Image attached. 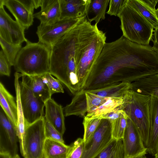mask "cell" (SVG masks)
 I'll list each match as a JSON object with an SVG mask.
<instances>
[{
    "label": "cell",
    "instance_id": "obj_1",
    "mask_svg": "<svg viewBox=\"0 0 158 158\" xmlns=\"http://www.w3.org/2000/svg\"><path fill=\"white\" fill-rule=\"evenodd\" d=\"M158 73V56L150 45L133 42L122 36L106 43L82 90L121 82L132 83Z\"/></svg>",
    "mask_w": 158,
    "mask_h": 158
},
{
    "label": "cell",
    "instance_id": "obj_2",
    "mask_svg": "<svg viewBox=\"0 0 158 158\" xmlns=\"http://www.w3.org/2000/svg\"><path fill=\"white\" fill-rule=\"evenodd\" d=\"M86 18L69 30L51 47L49 73L73 94L79 92L77 64L82 49L98 28Z\"/></svg>",
    "mask_w": 158,
    "mask_h": 158
},
{
    "label": "cell",
    "instance_id": "obj_3",
    "mask_svg": "<svg viewBox=\"0 0 158 158\" xmlns=\"http://www.w3.org/2000/svg\"><path fill=\"white\" fill-rule=\"evenodd\" d=\"M16 58L14 67L16 72L27 77L49 73L51 47L39 41L27 40Z\"/></svg>",
    "mask_w": 158,
    "mask_h": 158
},
{
    "label": "cell",
    "instance_id": "obj_4",
    "mask_svg": "<svg viewBox=\"0 0 158 158\" xmlns=\"http://www.w3.org/2000/svg\"><path fill=\"white\" fill-rule=\"evenodd\" d=\"M117 16L121 21L123 36L139 44L149 45L154 31L152 26L139 12L127 4L125 0Z\"/></svg>",
    "mask_w": 158,
    "mask_h": 158
},
{
    "label": "cell",
    "instance_id": "obj_5",
    "mask_svg": "<svg viewBox=\"0 0 158 158\" xmlns=\"http://www.w3.org/2000/svg\"><path fill=\"white\" fill-rule=\"evenodd\" d=\"M150 96L131 89L127 92L126 100L122 107L138 129L146 148L148 144L150 132Z\"/></svg>",
    "mask_w": 158,
    "mask_h": 158
},
{
    "label": "cell",
    "instance_id": "obj_6",
    "mask_svg": "<svg viewBox=\"0 0 158 158\" xmlns=\"http://www.w3.org/2000/svg\"><path fill=\"white\" fill-rule=\"evenodd\" d=\"M106 33L98 29L83 49L77 64L79 92L82 90L94 64L106 43Z\"/></svg>",
    "mask_w": 158,
    "mask_h": 158
},
{
    "label": "cell",
    "instance_id": "obj_7",
    "mask_svg": "<svg viewBox=\"0 0 158 158\" xmlns=\"http://www.w3.org/2000/svg\"><path fill=\"white\" fill-rule=\"evenodd\" d=\"M46 139L44 116L26 127L20 149L24 158H43V151Z\"/></svg>",
    "mask_w": 158,
    "mask_h": 158
},
{
    "label": "cell",
    "instance_id": "obj_8",
    "mask_svg": "<svg viewBox=\"0 0 158 158\" xmlns=\"http://www.w3.org/2000/svg\"><path fill=\"white\" fill-rule=\"evenodd\" d=\"M20 82V97L24 117L27 125L43 118L45 102L36 97L28 84L27 76L23 75Z\"/></svg>",
    "mask_w": 158,
    "mask_h": 158
},
{
    "label": "cell",
    "instance_id": "obj_9",
    "mask_svg": "<svg viewBox=\"0 0 158 158\" xmlns=\"http://www.w3.org/2000/svg\"><path fill=\"white\" fill-rule=\"evenodd\" d=\"M110 121L102 119L91 139L85 144L81 158H95L110 143L113 139Z\"/></svg>",
    "mask_w": 158,
    "mask_h": 158
},
{
    "label": "cell",
    "instance_id": "obj_10",
    "mask_svg": "<svg viewBox=\"0 0 158 158\" xmlns=\"http://www.w3.org/2000/svg\"><path fill=\"white\" fill-rule=\"evenodd\" d=\"M85 18L60 19L48 25L40 24L36 32L39 41L51 47L69 30Z\"/></svg>",
    "mask_w": 158,
    "mask_h": 158
},
{
    "label": "cell",
    "instance_id": "obj_11",
    "mask_svg": "<svg viewBox=\"0 0 158 158\" xmlns=\"http://www.w3.org/2000/svg\"><path fill=\"white\" fill-rule=\"evenodd\" d=\"M19 140L15 125L1 109L0 112V153L15 158Z\"/></svg>",
    "mask_w": 158,
    "mask_h": 158
},
{
    "label": "cell",
    "instance_id": "obj_12",
    "mask_svg": "<svg viewBox=\"0 0 158 158\" xmlns=\"http://www.w3.org/2000/svg\"><path fill=\"white\" fill-rule=\"evenodd\" d=\"M25 30L17 21L11 18L0 2V37L10 44L21 45L27 40L25 37Z\"/></svg>",
    "mask_w": 158,
    "mask_h": 158
},
{
    "label": "cell",
    "instance_id": "obj_13",
    "mask_svg": "<svg viewBox=\"0 0 158 158\" xmlns=\"http://www.w3.org/2000/svg\"><path fill=\"white\" fill-rule=\"evenodd\" d=\"M125 158L145 155L147 149L144 146L137 127L128 117L123 138Z\"/></svg>",
    "mask_w": 158,
    "mask_h": 158
},
{
    "label": "cell",
    "instance_id": "obj_14",
    "mask_svg": "<svg viewBox=\"0 0 158 158\" xmlns=\"http://www.w3.org/2000/svg\"><path fill=\"white\" fill-rule=\"evenodd\" d=\"M150 132L147 152L153 156L158 151V98L150 96Z\"/></svg>",
    "mask_w": 158,
    "mask_h": 158
},
{
    "label": "cell",
    "instance_id": "obj_15",
    "mask_svg": "<svg viewBox=\"0 0 158 158\" xmlns=\"http://www.w3.org/2000/svg\"><path fill=\"white\" fill-rule=\"evenodd\" d=\"M90 0H59L60 19L86 18Z\"/></svg>",
    "mask_w": 158,
    "mask_h": 158
},
{
    "label": "cell",
    "instance_id": "obj_16",
    "mask_svg": "<svg viewBox=\"0 0 158 158\" xmlns=\"http://www.w3.org/2000/svg\"><path fill=\"white\" fill-rule=\"evenodd\" d=\"M41 10L33 15L40 24L48 25L60 19V9L59 0H42Z\"/></svg>",
    "mask_w": 158,
    "mask_h": 158
},
{
    "label": "cell",
    "instance_id": "obj_17",
    "mask_svg": "<svg viewBox=\"0 0 158 158\" xmlns=\"http://www.w3.org/2000/svg\"><path fill=\"white\" fill-rule=\"evenodd\" d=\"M45 110L44 117L61 134L65 131L64 115L63 109L51 98L45 103Z\"/></svg>",
    "mask_w": 158,
    "mask_h": 158
},
{
    "label": "cell",
    "instance_id": "obj_18",
    "mask_svg": "<svg viewBox=\"0 0 158 158\" xmlns=\"http://www.w3.org/2000/svg\"><path fill=\"white\" fill-rule=\"evenodd\" d=\"M125 2L142 15L154 29L158 27V19L155 9L158 0H125Z\"/></svg>",
    "mask_w": 158,
    "mask_h": 158
},
{
    "label": "cell",
    "instance_id": "obj_19",
    "mask_svg": "<svg viewBox=\"0 0 158 158\" xmlns=\"http://www.w3.org/2000/svg\"><path fill=\"white\" fill-rule=\"evenodd\" d=\"M17 21L25 29L32 25L34 17L18 0H0Z\"/></svg>",
    "mask_w": 158,
    "mask_h": 158
},
{
    "label": "cell",
    "instance_id": "obj_20",
    "mask_svg": "<svg viewBox=\"0 0 158 158\" xmlns=\"http://www.w3.org/2000/svg\"><path fill=\"white\" fill-rule=\"evenodd\" d=\"M0 104L5 113L16 127L18 121L16 103L14 97L1 82L0 83Z\"/></svg>",
    "mask_w": 158,
    "mask_h": 158
},
{
    "label": "cell",
    "instance_id": "obj_21",
    "mask_svg": "<svg viewBox=\"0 0 158 158\" xmlns=\"http://www.w3.org/2000/svg\"><path fill=\"white\" fill-rule=\"evenodd\" d=\"M131 84V89L135 92L158 98V73L139 80Z\"/></svg>",
    "mask_w": 158,
    "mask_h": 158
},
{
    "label": "cell",
    "instance_id": "obj_22",
    "mask_svg": "<svg viewBox=\"0 0 158 158\" xmlns=\"http://www.w3.org/2000/svg\"><path fill=\"white\" fill-rule=\"evenodd\" d=\"M23 75L16 72L15 74V85L16 94V102L17 107L18 121L16 127L17 135L21 149L26 128L27 125L24 119L20 97V86L19 79Z\"/></svg>",
    "mask_w": 158,
    "mask_h": 158
},
{
    "label": "cell",
    "instance_id": "obj_23",
    "mask_svg": "<svg viewBox=\"0 0 158 158\" xmlns=\"http://www.w3.org/2000/svg\"><path fill=\"white\" fill-rule=\"evenodd\" d=\"M128 91L122 96L110 98L98 108L88 112L84 118L89 119L95 118L98 116L115 110H122L123 106L127 99Z\"/></svg>",
    "mask_w": 158,
    "mask_h": 158
},
{
    "label": "cell",
    "instance_id": "obj_24",
    "mask_svg": "<svg viewBox=\"0 0 158 158\" xmlns=\"http://www.w3.org/2000/svg\"><path fill=\"white\" fill-rule=\"evenodd\" d=\"M64 116H84L88 112L85 91L81 90L76 93L71 102L64 108Z\"/></svg>",
    "mask_w": 158,
    "mask_h": 158
},
{
    "label": "cell",
    "instance_id": "obj_25",
    "mask_svg": "<svg viewBox=\"0 0 158 158\" xmlns=\"http://www.w3.org/2000/svg\"><path fill=\"white\" fill-rule=\"evenodd\" d=\"M131 83L121 82L88 91L99 96L108 98L118 97L124 95L131 89Z\"/></svg>",
    "mask_w": 158,
    "mask_h": 158
},
{
    "label": "cell",
    "instance_id": "obj_26",
    "mask_svg": "<svg viewBox=\"0 0 158 158\" xmlns=\"http://www.w3.org/2000/svg\"><path fill=\"white\" fill-rule=\"evenodd\" d=\"M109 0H90L86 17L90 23L93 21L97 24L101 19L105 18L106 11Z\"/></svg>",
    "mask_w": 158,
    "mask_h": 158
},
{
    "label": "cell",
    "instance_id": "obj_27",
    "mask_svg": "<svg viewBox=\"0 0 158 158\" xmlns=\"http://www.w3.org/2000/svg\"><path fill=\"white\" fill-rule=\"evenodd\" d=\"M69 146L46 139L44 143L43 158H67Z\"/></svg>",
    "mask_w": 158,
    "mask_h": 158
},
{
    "label": "cell",
    "instance_id": "obj_28",
    "mask_svg": "<svg viewBox=\"0 0 158 158\" xmlns=\"http://www.w3.org/2000/svg\"><path fill=\"white\" fill-rule=\"evenodd\" d=\"M27 78L29 85L36 97L45 103L51 98L49 89L43 81L42 75L27 76Z\"/></svg>",
    "mask_w": 158,
    "mask_h": 158
},
{
    "label": "cell",
    "instance_id": "obj_29",
    "mask_svg": "<svg viewBox=\"0 0 158 158\" xmlns=\"http://www.w3.org/2000/svg\"><path fill=\"white\" fill-rule=\"evenodd\" d=\"M95 158H125L123 139H113L109 145Z\"/></svg>",
    "mask_w": 158,
    "mask_h": 158
},
{
    "label": "cell",
    "instance_id": "obj_30",
    "mask_svg": "<svg viewBox=\"0 0 158 158\" xmlns=\"http://www.w3.org/2000/svg\"><path fill=\"white\" fill-rule=\"evenodd\" d=\"M128 116H124L110 120L111 123V135L113 139H123L127 126Z\"/></svg>",
    "mask_w": 158,
    "mask_h": 158
},
{
    "label": "cell",
    "instance_id": "obj_31",
    "mask_svg": "<svg viewBox=\"0 0 158 158\" xmlns=\"http://www.w3.org/2000/svg\"><path fill=\"white\" fill-rule=\"evenodd\" d=\"M102 120L98 118L89 119L84 118L83 122L84 130L83 139L85 144L87 143L92 138Z\"/></svg>",
    "mask_w": 158,
    "mask_h": 158
},
{
    "label": "cell",
    "instance_id": "obj_32",
    "mask_svg": "<svg viewBox=\"0 0 158 158\" xmlns=\"http://www.w3.org/2000/svg\"><path fill=\"white\" fill-rule=\"evenodd\" d=\"M2 50L11 66H14L16 56L22 48L21 45H15L7 43L0 37Z\"/></svg>",
    "mask_w": 158,
    "mask_h": 158
},
{
    "label": "cell",
    "instance_id": "obj_33",
    "mask_svg": "<svg viewBox=\"0 0 158 158\" xmlns=\"http://www.w3.org/2000/svg\"><path fill=\"white\" fill-rule=\"evenodd\" d=\"M85 91L87 103V113L98 108L110 98L102 97L88 91Z\"/></svg>",
    "mask_w": 158,
    "mask_h": 158
},
{
    "label": "cell",
    "instance_id": "obj_34",
    "mask_svg": "<svg viewBox=\"0 0 158 158\" xmlns=\"http://www.w3.org/2000/svg\"><path fill=\"white\" fill-rule=\"evenodd\" d=\"M42 79L47 85L51 96L56 93H64L63 87L60 81L55 79L49 73L42 75Z\"/></svg>",
    "mask_w": 158,
    "mask_h": 158
},
{
    "label": "cell",
    "instance_id": "obj_35",
    "mask_svg": "<svg viewBox=\"0 0 158 158\" xmlns=\"http://www.w3.org/2000/svg\"><path fill=\"white\" fill-rule=\"evenodd\" d=\"M85 143L83 139L78 138L69 146L67 158H81Z\"/></svg>",
    "mask_w": 158,
    "mask_h": 158
},
{
    "label": "cell",
    "instance_id": "obj_36",
    "mask_svg": "<svg viewBox=\"0 0 158 158\" xmlns=\"http://www.w3.org/2000/svg\"><path fill=\"white\" fill-rule=\"evenodd\" d=\"M45 132L46 139L65 144L63 135L44 118Z\"/></svg>",
    "mask_w": 158,
    "mask_h": 158
},
{
    "label": "cell",
    "instance_id": "obj_37",
    "mask_svg": "<svg viewBox=\"0 0 158 158\" xmlns=\"http://www.w3.org/2000/svg\"><path fill=\"white\" fill-rule=\"evenodd\" d=\"M11 66L2 50L0 52V73L1 75L10 76Z\"/></svg>",
    "mask_w": 158,
    "mask_h": 158
},
{
    "label": "cell",
    "instance_id": "obj_38",
    "mask_svg": "<svg viewBox=\"0 0 158 158\" xmlns=\"http://www.w3.org/2000/svg\"><path fill=\"white\" fill-rule=\"evenodd\" d=\"M124 0H110L109 9L106 13L110 15L117 16L124 3Z\"/></svg>",
    "mask_w": 158,
    "mask_h": 158
},
{
    "label": "cell",
    "instance_id": "obj_39",
    "mask_svg": "<svg viewBox=\"0 0 158 158\" xmlns=\"http://www.w3.org/2000/svg\"><path fill=\"white\" fill-rule=\"evenodd\" d=\"M126 116H128L123 110L117 109L98 116L95 118L106 119L110 120Z\"/></svg>",
    "mask_w": 158,
    "mask_h": 158
},
{
    "label": "cell",
    "instance_id": "obj_40",
    "mask_svg": "<svg viewBox=\"0 0 158 158\" xmlns=\"http://www.w3.org/2000/svg\"><path fill=\"white\" fill-rule=\"evenodd\" d=\"M31 14L35 9L41 6L42 0H18Z\"/></svg>",
    "mask_w": 158,
    "mask_h": 158
},
{
    "label": "cell",
    "instance_id": "obj_41",
    "mask_svg": "<svg viewBox=\"0 0 158 158\" xmlns=\"http://www.w3.org/2000/svg\"><path fill=\"white\" fill-rule=\"evenodd\" d=\"M152 41L153 43L152 48L158 56V27L155 29Z\"/></svg>",
    "mask_w": 158,
    "mask_h": 158
},
{
    "label": "cell",
    "instance_id": "obj_42",
    "mask_svg": "<svg viewBox=\"0 0 158 158\" xmlns=\"http://www.w3.org/2000/svg\"><path fill=\"white\" fill-rule=\"evenodd\" d=\"M0 158H10V157L7 154L0 153Z\"/></svg>",
    "mask_w": 158,
    "mask_h": 158
},
{
    "label": "cell",
    "instance_id": "obj_43",
    "mask_svg": "<svg viewBox=\"0 0 158 158\" xmlns=\"http://www.w3.org/2000/svg\"><path fill=\"white\" fill-rule=\"evenodd\" d=\"M156 16H157V18L158 19V7L156 10Z\"/></svg>",
    "mask_w": 158,
    "mask_h": 158
},
{
    "label": "cell",
    "instance_id": "obj_44",
    "mask_svg": "<svg viewBox=\"0 0 158 158\" xmlns=\"http://www.w3.org/2000/svg\"><path fill=\"white\" fill-rule=\"evenodd\" d=\"M143 156H141V155L138 156H135V157H134L131 158H140L141 157Z\"/></svg>",
    "mask_w": 158,
    "mask_h": 158
},
{
    "label": "cell",
    "instance_id": "obj_45",
    "mask_svg": "<svg viewBox=\"0 0 158 158\" xmlns=\"http://www.w3.org/2000/svg\"><path fill=\"white\" fill-rule=\"evenodd\" d=\"M154 156H155V158H158V151Z\"/></svg>",
    "mask_w": 158,
    "mask_h": 158
},
{
    "label": "cell",
    "instance_id": "obj_46",
    "mask_svg": "<svg viewBox=\"0 0 158 158\" xmlns=\"http://www.w3.org/2000/svg\"><path fill=\"white\" fill-rule=\"evenodd\" d=\"M140 158H147L145 156V155L143 156Z\"/></svg>",
    "mask_w": 158,
    "mask_h": 158
},
{
    "label": "cell",
    "instance_id": "obj_47",
    "mask_svg": "<svg viewBox=\"0 0 158 158\" xmlns=\"http://www.w3.org/2000/svg\"><path fill=\"white\" fill-rule=\"evenodd\" d=\"M15 158H20L19 156V155L18 154L16 155Z\"/></svg>",
    "mask_w": 158,
    "mask_h": 158
}]
</instances>
